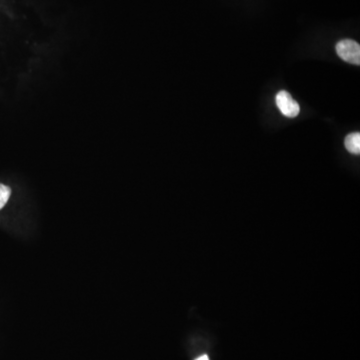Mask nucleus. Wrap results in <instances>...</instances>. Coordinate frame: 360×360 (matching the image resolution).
Listing matches in <instances>:
<instances>
[{"label":"nucleus","instance_id":"3","mask_svg":"<svg viewBox=\"0 0 360 360\" xmlns=\"http://www.w3.org/2000/svg\"><path fill=\"white\" fill-rule=\"evenodd\" d=\"M346 150L352 154L359 155L360 153V134L359 132L351 133L346 137L344 141Z\"/></svg>","mask_w":360,"mask_h":360},{"label":"nucleus","instance_id":"5","mask_svg":"<svg viewBox=\"0 0 360 360\" xmlns=\"http://www.w3.org/2000/svg\"><path fill=\"white\" fill-rule=\"evenodd\" d=\"M195 360H210V357L208 355H202V357H199V359Z\"/></svg>","mask_w":360,"mask_h":360},{"label":"nucleus","instance_id":"1","mask_svg":"<svg viewBox=\"0 0 360 360\" xmlns=\"http://www.w3.org/2000/svg\"><path fill=\"white\" fill-rule=\"evenodd\" d=\"M337 55L348 63L359 66L360 46L354 40L343 39L337 44Z\"/></svg>","mask_w":360,"mask_h":360},{"label":"nucleus","instance_id":"2","mask_svg":"<svg viewBox=\"0 0 360 360\" xmlns=\"http://www.w3.org/2000/svg\"><path fill=\"white\" fill-rule=\"evenodd\" d=\"M275 102H277V108L281 111L284 117H288V119H294L299 114V104L293 99V97L288 91H279L275 97Z\"/></svg>","mask_w":360,"mask_h":360},{"label":"nucleus","instance_id":"4","mask_svg":"<svg viewBox=\"0 0 360 360\" xmlns=\"http://www.w3.org/2000/svg\"><path fill=\"white\" fill-rule=\"evenodd\" d=\"M11 195L10 188L0 183V210L6 206Z\"/></svg>","mask_w":360,"mask_h":360}]
</instances>
